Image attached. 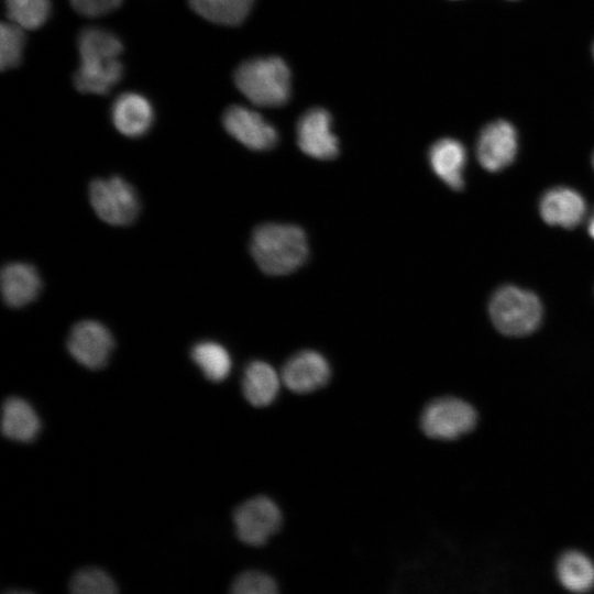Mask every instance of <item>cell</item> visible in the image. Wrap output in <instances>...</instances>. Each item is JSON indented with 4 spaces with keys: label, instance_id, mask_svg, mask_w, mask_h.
<instances>
[{
    "label": "cell",
    "instance_id": "cell-29",
    "mask_svg": "<svg viewBox=\"0 0 594 594\" xmlns=\"http://www.w3.org/2000/svg\"><path fill=\"white\" fill-rule=\"evenodd\" d=\"M593 53H594V50H593Z\"/></svg>",
    "mask_w": 594,
    "mask_h": 594
},
{
    "label": "cell",
    "instance_id": "cell-25",
    "mask_svg": "<svg viewBox=\"0 0 594 594\" xmlns=\"http://www.w3.org/2000/svg\"><path fill=\"white\" fill-rule=\"evenodd\" d=\"M235 594H272L277 592V584L272 576L260 571H245L232 583Z\"/></svg>",
    "mask_w": 594,
    "mask_h": 594
},
{
    "label": "cell",
    "instance_id": "cell-10",
    "mask_svg": "<svg viewBox=\"0 0 594 594\" xmlns=\"http://www.w3.org/2000/svg\"><path fill=\"white\" fill-rule=\"evenodd\" d=\"M518 148L515 128L505 120L488 123L476 143L477 160L488 172H498L513 163Z\"/></svg>",
    "mask_w": 594,
    "mask_h": 594
},
{
    "label": "cell",
    "instance_id": "cell-8",
    "mask_svg": "<svg viewBox=\"0 0 594 594\" xmlns=\"http://www.w3.org/2000/svg\"><path fill=\"white\" fill-rule=\"evenodd\" d=\"M114 346L110 331L99 321L82 320L70 330L67 339L69 354L90 370L103 367Z\"/></svg>",
    "mask_w": 594,
    "mask_h": 594
},
{
    "label": "cell",
    "instance_id": "cell-12",
    "mask_svg": "<svg viewBox=\"0 0 594 594\" xmlns=\"http://www.w3.org/2000/svg\"><path fill=\"white\" fill-rule=\"evenodd\" d=\"M331 371L320 353L305 350L293 355L284 365L282 382L294 393H311L327 384Z\"/></svg>",
    "mask_w": 594,
    "mask_h": 594
},
{
    "label": "cell",
    "instance_id": "cell-14",
    "mask_svg": "<svg viewBox=\"0 0 594 594\" xmlns=\"http://www.w3.org/2000/svg\"><path fill=\"white\" fill-rule=\"evenodd\" d=\"M42 287L37 270L28 263L12 262L1 271V293L9 307L19 308L33 301Z\"/></svg>",
    "mask_w": 594,
    "mask_h": 594
},
{
    "label": "cell",
    "instance_id": "cell-19",
    "mask_svg": "<svg viewBox=\"0 0 594 594\" xmlns=\"http://www.w3.org/2000/svg\"><path fill=\"white\" fill-rule=\"evenodd\" d=\"M558 579L571 592L583 593L594 587V563L579 551L565 552L557 564Z\"/></svg>",
    "mask_w": 594,
    "mask_h": 594
},
{
    "label": "cell",
    "instance_id": "cell-20",
    "mask_svg": "<svg viewBox=\"0 0 594 594\" xmlns=\"http://www.w3.org/2000/svg\"><path fill=\"white\" fill-rule=\"evenodd\" d=\"M190 8L204 19L233 26L249 15L254 0H188Z\"/></svg>",
    "mask_w": 594,
    "mask_h": 594
},
{
    "label": "cell",
    "instance_id": "cell-26",
    "mask_svg": "<svg viewBox=\"0 0 594 594\" xmlns=\"http://www.w3.org/2000/svg\"><path fill=\"white\" fill-rule=\"evenodd\" d=\"M73 9L85 16L96 18L116 10L122 0H69Z\"/></svg>",
    "mask_w": 594,
    "mask_h": 594
},
{
    "label": "cell",
    "instance_id": "cell-4",
    "mask_svg": "<svg viewBox=\"0 0 594 594\" xmlns=\"http://www.w3.org/2000/svg\"><path fill=\"white\" fill-rule=\"evenodd\" d=\"M495 328L506 336H526L535 331L542 318V306L531 292L514 285L498 288L488 304Z\"/></svg>",
    "mask_w": 594,
    "mask_h": 594
},
{
    "label": "cell",
    "instance_id": "cell-5",
    "mask_svg": "<svg viewBox=\"0 0 594 594\" xmlns=\"http://www.w3.org/2000/svg\"><path fill=\"white\" fill-rule=\"evenodd\" d=\"M89 197L97 216L111 226H128L139 215L135 189L119 176L95 179L89 187Z\"/></svg>",
    "mask_w": 594,
    "mask_h": 594
},
{
    "label": "cell",
    "instance_id": "cell-1",
    "mask_svg": "<svg viewBox=\"0 0 594 594\" xmlns=\"http://www.w3.org/2000/svg\"><path fill=\"white\" fill-rule=\"evenodd\" d=\"M123 46L110 31L86 28L78 35L79 67L74 74V85L84 94L105 95L117 85L123 74L119 59Z\"/></svg>",
    "mask_w": 594,
    "mask_h": 594
},
{
    "label": "cell",
    "instance_id": "cell-11",
    "mask_svg": "<svg viewBox=\"0 0 594 594\" xmlns=\"http://www.w3.org/2000/svg\"><path fill=\"white\" fill-rule=\"evenodd\" d=\"M300 150L315 158L331 160L339 154V141L331 130V116L321 108L305 112L297 124Z\"/></svg>",
    "mask_w": 594,
    "mask_h": 594
},
{
    "label": "cell",
    "instance_id": "cell-17",
    "mask_svg": "<svg viewBox=\"0 0 594 594\" xmlns=\"http://www.w3.org/2000/svg\"><path fill=\"white\" fill-rule=\"evenodd\" d=\"M41 428L33 407L24 399L9 397L2 406L1 431L11 440L31 442Z\"/></svg>",
    "mask_w": 594,
    "mask_h": 594
},
{
    "label": "cell",
    "instance_id": "cell-6",
    "mask_svg": "<svg viewBox=\"0 0 594 594\" xmlns=\"http://www.w3.org/2000/svg\"><path fill=\"white\" fill-rule=\"evenodd\" d=\"M476 419V411L469 403L455 397H441L428 404L420 425L429 438L453 440L471 431Z\"/></svg>",
    "mask_w": 594,
    "mask_h": 594
},
{
    "label": "cell",
    "instance_id": "cell-13",
    "mask_svg": "<svg viewBox=\"0 0 594 594\" xmlns=\"http://www.w3.org/2000/svg\"><path fill=\"white\" fill-rule=\"evenodd\" d=\"M539 211L548 224L572 229L585 217L586 204L576 190L554 187L541 197Z\"/></svg>",
    "mask_w": 594,
    "mask_h": 594
},
{
    "label": "cell",
    "instance_id": "cell-27",
    "mask_svg": "<svg viewBox=\"0 0 594 594\" xmlns=\"http://www.w3.org/2000/svg\"><path fill=\"white\" fill-rule=\"evenodd\" d=\"M588 234L594 239V213L592 215L588 226H587Z\"/></svg>",
    "mask_w": 594,
    "mask_h": 594
},
{
    "label": "cell",
    "instance_id": "cell-2",
    "mask_svg": "<svg viewBox=\"0 0 594 594\" xmlns=\"http://www.w3.org/2000/svg\"><path fill=\"white\" fill-rule=\"evenodd\" d=\"M250 250L258 267L268 275L289 274L308 256L306 234L295 224L264 223L256 227Z\"/></svg>",
    "mask_w": 594,
    "mask_h": 594
},
{
    "label": "cell",
    "instance_id": "cell-21",
    "mask_svg": "<svg viewBox=\"0 0 594 594\" xmlns=\"http://www.w3.org/2000/svg\"><path fill=\"white\" fill-rule=\"evenodd\" d=\"M190 356L209 381L221 382L231 371V356L224 346L217 342L204 341L195 344Z\"/></svg>",
    "mask_w": 594,
    "mask_h": 594
},
{
    "label": "cell",
    "instance_id": "cell-9",
    "mask_svg": "<svg viewBox=\"0 0 594 594\" xmlns=\"http://www.w3.org/2000/svg\"><path fill=\"white\" fill-rule=\"evenodd\" d=\"M222 122L231 136L251 150H268L278 141L276 129L258 112L246 107L238 105L229 107Z\"/></svg>",
    "mask_w": 594,
    "mask_h": 594
},
{
    "label": "cell",
    "instance_id": "cell-15",
    "mask_svg": "<svg viewBox=\"0 0 594 594\" xmlns=\"http://www.w3.org/2000/svg\"><path fill=\"white\" fill-rule=\"evenodd\" d=\"M111 119L121 134L139 138L145 134L152 125L153 108L143 96L125 92L113 102Z\"/></svg>",
    "mask_w": 594,
    "mask_h": 594
},
{
    "label": "cell",
    "instance_id": "cell-3",
    "mask_svg": "<svg viewBox=\"0 0 594 594\" xmlns=\"http://www.w3.org/2000/svg\"><path fill=\"white\" fill-rule=\"evenodd\" d=\"M234 82L245 98L260 107L283 106L290 96V72L279 57L245 61L237 68Z\"/></svg>",
    "mask_w": 594,
    "mask_h": 594
},
{
    "label": "cell",
    "instance_id": "cell-18",
    "mask_svg": "<svg viewBox=\"0 0 594 594\" xmlns=\"http://www.w3.org/2000/svg\"><path fill=\"white\" fill-rule=\"evenodd\" d=\"M282 377L266 362L253 361L245 371L242 381V392L246 400L255 407L272 404L280 386Z\"/></svg>",
    "mask_w": 594,
    "mask_h": 594
},
{
    "label": "cell",
    "instance_id": "cell-24",
    "mask_svg": "<svg viewBox=\"0 0 594 594\" xmlns=\"http://www.w3.org/2000/svg\"><path fill=\"white\" fill-rule=\"evenodd\" d=\"M24 29L15 23L2 22L0 29V67L2 70L16 67L22 59L25 44Z\"/></svg>",
    "mask_w": 594,
    "mask_h": 594
},
{
    "label": "cell",
    "instance_id": "cell-28",
    "mask_svg": "<svg viewBox=\"0 0 594 594\" xmlns=\"http://www.w3.org/2000/svg\"><path fill=\"white\" fill-rule=\"evenodd\" d=\"M592 162H593V166H594V154H593V160H592Z\"/></svg>",
    "mask_w": 594,
    "mask_h": 594
},
{
    "label": "cell",
    "instance_id": "cell-23",
    "mask_svg": "<svg viewBox=\"0 0 594 594\" xmlns=\"http://www.w3.org/2000/svg\"><path fill=\"white\" fill-rule=\"evenodd\" d=\"M69 591L75 594H113L118 588L107 572L89 566L78 570L73 575Z\"/></svg>",
    "mask_w": 594,
    "mask_h": 594
},
{
    "label": "cell",
    "instance_id": "cell-22",
    "mask_svg": "<svg viewBox=\"0 0 594 594\" xmlns=\"http://www.w3.org/2000/svg\"><path fill=\"white\" fill-rule=\"evenodd\" d=\"M9 21L24 30L42 26L51 12L50 0H4Z\"/></svg>",
    "mask_w": 594,
    "mask_h": 594
},
{
    "label": "cell",
    "instance_id": "cell-16",
    "mask_svg": "<svg viewBox=\"0 0 594 594\" xmlns=\"http://www.w3.org/2000/svg\"><path fill=\"white\" fill-rule=\"evenodd\" d=\"M428 157L432 170L442 182L454 190L462 189L466 163L462 143L451 138L441 139L432 144Z\"/></svg>",
    "mask_w": 594,
    "mask_h": 594
},
{
    "label": "cell",
    "instance_id": "cell-7",
    "mask_svg": "<svg viewBox=\"0 0 594 594\" xmlns=\"http://www.w3.org/2000/svg\"><path fill=\"white\" fill-rule=\"evenodd\" d=\"M235 531L249 546H262L282 525L278 506L266 496H256L241 504L233 514Z\"/></svg>",
    "mask_w": 594,
    "mask_h": 594
}]
</instances>
